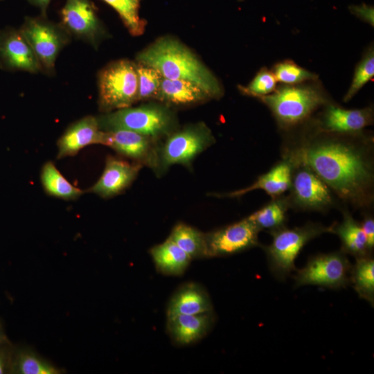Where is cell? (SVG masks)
Returning a JSON list of instances; mask_svg holds the SVG:
<instances>
[{"label":"cell","mask_w":374,"mask_h":374,"mask_svg":"<svg viewBox=\"0 0 374 374\" xmlns=\"http://www.w3.org/2000/svg\"><path fill=\"white\" fill-rule=\"evenodd\" d=\"M288 160L310 168L339 197L355 206H366L373 199L371 163L348 141L336 137L313 139L294 150Z\"/></svg>","instance_id":"1"},{"label":"cell","mask_w":374,"mask_h":374,"mask_svg":"<svg viewBox=\"0 0 374 374\" xmlns=\"http://www.w3.org/2000/svg\"><path fill=\"white\" fill-rule=\"evenodd\" d=\"M136 60L156 69L163 78L195 83L210 98H220L223 93L215 76L188 48L172 38L159 39L139 53Z\"/></svg>","instance_id":"2"},{"label":"cell","mask_w":374,"mask_h":374,"mask_svg":"<svg viewBox=\"0 0 374 374\" xmlns=\"http://www.w3.org/2000/svg\"><path fill=\"white\" fill-rule=\"evenodd\" d=\"M103 131L126 130L161 141L177 130V120L168 107L155 104L118 109L96 116Z\"/></svg>","instance_id":"3"},{"label":"cell","mask_w":374,"mask_h":374,"mask_svg":"<svg viewBox=\"0 0 374 374\" xmlns=\"http://www.w3.org/2000/svg\"><path fill=\"white\" fill-rule=\"evenodd\" d=\"M271 110L278 125L290 128L304 121L326 103L321 88L314 84H284L259 98Z\"/></svg>","instance_id":"4"},{"label":"cell","mask_w":374,"mask_h":374,"mask_svg":"<svg viewBox=\"0 0 374 374\" xmlns=\"http://www.w3.org/2000/svg\"><path fill=\"white\" fill-rule=\"evenodd\" d=\"M215 142L211 131L203 123L175 130L159 144L155 174L161 176L173 165L191 169L196 157Z\"/></svg>","instance_id":"5"},{"label":"cell","mask_w":374,"mask_h":374,"mask_svg":"<svg viewBox=\"0 0 374 374\" xmlns=\"http://www.w3.org/2000/svg\"><path fill=\"white\" fill-rule=\"evenodd\" d=\"M326 232H332V226L314 223L293 229L283 226L269 231L272 242L263 248L272 274L278 279L285 278L296 269L294 262L303 247Z\"/></svg>","instance_id":"6"},{"label":"cell","mask_w":374,"mask_h":374,"mask_svg":"<svg viewBox=\"0 0 374 374\" xmlns=\"http://www.w3.org/2000/svg\"><path fill=\"white\" fill-rule=\"evenodd\" d=\"M98 86L103 114L131 107L139 100L136 64L127 60L109 63L99 71Z\"/></svg>","instance_id":"7"},{"label":"cell","mask_w":374,"mask_h":374,"mask_svg":"<svg viewBox=\"0 0 374 374\" xmlns=\"http://www.w3.org/2000/svg\"><path fill=\"white\" fill-rule=\"evenodd\" d=\"M19 30L33 48L42 71L53 75L55 60L61 50L70 42L71 35L61 24L42 15L26 17Z\"/></svg>","instance_id":"8"},{"label":"cell","mask_w":374,"mask_h":374,"mask_svg":"<svg viewBox=\"0 0 374 374\" xmlns=\"http://www.w3.org/2000/svg\"><path fill=\"white\" fill-rule=\"evenodd\" d=\"M352 265L341 250L312 256L294 276L295 287L319 285L330 289L346 287L350 283Z\"/></svg>","instance_id":"9"},{"label":"cell","mask_w":374,"mask_h":374,"mask_svg":"<svg viewBox=\"0 0 374 374\" xmlns=\"http://www.w3.org/2000/svg\"><path fill=\"white\" fill-rule=\"evenodd\" d=\"M61 25L77 39L97 47L105 30L90 0H66L60 12Z\"/></svg>","instance_id":"10"},{"label":"cell","mask_w":374,"mask_h":374,"mask_svg":"<svg viewBox=\"0 0 374 374\" xmlns=\"http://www.w3.org/2000/svg\"><path fill=\"white\" fill-rule=\"evenodd\" d=\"M259 229L247 217L205 233L207 257L232 255L259 245Z\"/></svg>","instance_id":"11"},{"label":"cell","mask_w":374,"mask_h":374,"mask_svg":"<svg viewBox=\"0 0 374 374\" xmlns=\"http://www.w3.org/2000/svg\"><path fill=\"white\" fill-rule=\"evenodd\" d=\"M103 132L101 145L108 146L133 162L147 166L155 171L160 141L126 130Z\"/></svg>","instance_id":"12"},{"label":"cell","mask_w":374,"mask_h":374,"mask_svg":"<svg viewBox=\"0 0 374 374\" xmlns=\"http://www.w3.org/2000/svg\"><path fill=\"white\" fill-rule=\"evenodd\" d=\"M0 67L10 71H42L33 48L19 30L7 27L0 30Z\"/></svg>","instance_id":"13"},{"label":"cell","mask_w":374,"mask_h":374,"mask_svg":"<svg viewBox=\"0 0 374 374\" xmlns=\"http://www.w3.org/2000/svg\"><path fill=\"white\" fill-rule=\"evenodd\" d=\"M292 174V198L296 206L303 209H326L332 204L329 187L308 167L301 164Z\"/></svg>","instance_id":"14"},{"label":"cell","mask_w":374,"mask_h":374,"mask_svg":"<svg viewBox=\"0 0 374 374\" xmlns=\"http://www.w3.org/2000/svg\"><path fill=\"white\" fill-rule=\"evenodd\" d=\"M142 167L135 162L107 156L101 176L87 192L104 199L114 197L132 184Z\"/></svg>","instance_id":"15"},{"label":"cell","mask_w":374,"mask_h":374,"mask_svg":"<svg viewBox=\"0 0 374 374\" xmlns=\"http://www.w3.org/2000/svg\"><path fill=\"white\" fill-rule=\"evenodd\" d=\"M103 131L96 116H86L71 124L57 140L58 159L73 157L84 147L102 144Z\"/></svg>","instance_id":"16"},{"label":"cell","mask_w":374,"mask_h":374,"mask_svg":"<svg viewBox=\"0 0 374 374\" xmlns=\"http://www.w3.org/2000/svg\"><path fill=\"white\" fill-rule=\"evenodd\" d=\"M373 121L372 107L346 109L329 105L321 119V130L338 134H355L371 125Z\"/></svg>","instance_id":"17"},{"label":"cell","mask_w":374,"mask_h":374,"mask_svg":"<svg viewBox=\"0 0 374 374\" xmlns=\"http://www.w3.org/2000/svg\"><path fill=\"white\" fill-rule=\"evenodd\" d=\"M214 321L211 312L168 317V330L177 344L188 345L202 338Z\"/></svg>","instance_id":"18"},{"label":"cell","mask_w":374,"mask_h":374,"mask_svg":"<svg viewBox=\"0 0 374 374\" xmlns=\"http://www.w3.org/2000/svg\"><path fill=\"white\" fill-rule=\"evenodd\" d=\"M292 164L287 159L273 167L267 173L260 175L251 185L242 189L227 193H214L217 197H239L254 190H263L276 198L290 188Z\"/></svg>","instance_id":"19"},{"label":"cell","mask_w":374,"mask_h":374,"mask_svg":"<svg viewBox=\"0 0 374 374\" xmlns=\"http://www.w3.org/2000/svg\"><path fill=\"white\" fill-rule=\"evenodd\" d=\"M212 312V305L206 291L196 283H188L178 289L171 298L167 317L197 314Z\"/></svg>","instance_id":"20"},{"label":"cell","mask_w":374,"mask_h":374,"mask_svg":"<svg viewBox=\"0 0 374 374\" xmlns=\"http://www.w3.org/2000/svg\"><path fill=\"white\" fill-rule=\"evenodd\" d=\"M208 98L206 91L193 82L162 78L157 99L172 105H186Z\"/></svg>","instance_id":"21"},{"label":"cell","mask_w":374,"mask_h":374,"mask_svg":"<svg viewBox=\"0 0 374 374\" xmlns=\"http://www.w3.org/2000/svg\"><path fill=\"white\" fill-rule=\"evenodd\" d=\"M150 253L157 270L167 275L183 274L192 260L169 238L163 242L154 246Z\"/></svg>","instance_id":"22"},{"label":"cell","mask_w":374,"mask_h":374,"mask_svg":"<svg viewBox=\"0 0 374 374\" xmlns=\"http://www.w3.org/2000/svg\"><path fill=\"white\" fill-rule=\"evenodd\" d=\"M332 232L338 235L341 241V251L355 258L371 256L366 239L361 224L348 212L344 213L341 223L332 226Z\"/></svg>","instance_id":"23"},{"label":"cell","mask_w":374,"mask_h":374,"mask_svg":"<svg viewBox=\"0 0 374 374\" xmlns=\"http://www.w3.org/2000/svg\"><path fill=\"white\" fill-rule=\"evenodd\" d=\"M40 179L45 192L57 198L74 200L84 193L82 190L72 185L50 161L42 166Z\"/></svg>","instance_id":"24"},{"label":"cell","mask_w":374,"mask_h":374,"mask_svg":"<svg viewBox=\"0 0 374 374\" xmlns=\"http://www.w3.org/2000/svg\"><path fill=\"white\" fill-rule=\"evenodd\" d=\"M168 238L191 259L207 257L205 233L197 229L181 222L175 226Z\"/></svg>","instance_id":"25"},{"label":"cell","mask_w":374,"mask_h":374,"mask_svg":"<svg viewBox=\"0 0 374 374\" xmlns=\"http://www.w3.org/2000/svg\"><path fill=\"white\" fill-rule=\"evenodd\" d=\"M60 373L58 368L30 349L12 348L10 373L57 374Z\"/></svg>","instance_id":"26"},{"label":"cell","mask_w":374,"mask_h":374,"mask_svg":"<svg viewBox=\"0 0 374 374\" xmlns=\"http://www.w3.org/2000/svg\"><path fill=\"white\" fill-rule=\"evenodd\" d=\"M350 283L360 298L374 305V260L371 256L356 258L352 265Z\"/></svg>","instance_id":"27"},{"label":"cell","mask_w":374,"mask_h":374,"mask_svg":"<svg viewBox=\"0 0 374 374\" xmlns=\"http://www.w3.org/2000/svg\"><path fill=\"white\" fill-rule=\"evenodd\" d=\"M288 203L283 199L274 198L264 207L254 212L247 218L259 231L267 229L271 231L284 226Z\"/></svg>","instance_id":"28"},{"label":"cell","mask_w":374,"mask_h":374,"mask_svg":"<svg viewBox=\"0 0 374 374\" xmlns=\"http://www.w3.org/2000/svg\"><path fill=\"white\" fill-rule=\"evenodd\" d=\"M118 14L123 24L133 36L143 33L145 22L139 17L141 0H103Z\"/></svg>","instance_id":"29"},{"label":"cell","mask_w":374,"mask_h":374,"mask_svg":"<svg viewBox=\"0 0 374 374\" xmlns=\"http://www.w3.org/2000/svg\"><path fill=\"white\" fill-rule=\"evenodd\" d=\"M272 72L276 80L284 84H296L306 81H315L318 78L316 73L300 66L290 60L276 64Z\"/></svg>","instance_id":"30"},{"label":"cell","mask_w":374,"mask_h":374,"mask_svg":"<svg viewBox=\"0 0 374 374\" xmlns=\"http://www.w3.org/2000/svg\"><path fill=\"white\" fill-rule=\"evenodd\" d=\"M374 75V51L370 47L356 66L350 88L344 97V101L350 100L354 96Z\"/></svg>","instance_id":"31"},{"label":"cell","mask_w":374,"mask_h":374,"mask_svg":"<svg viewBox=\"0 0 374 374\" xmlns=\"http://www.w3.org/2000/svg\"><path fill=\"white\" fill-rule=\"evenodd\" d=\"M136 66L138 75V100L157 98L163 77L150 66L140 63Z\"/></svg>","instance_id":"32"},{"label":"cell","mask_w":374,"mask_h":374,"mask_svg":"<svg viewBox=\"0 0 374 374\" xmlns=\"http://www.w3.org/2000/svg\"><path fill=\"white\" fill-rule=\"evenodd\" d=\"M277 82L272 71L263 67L247 86L241 87V91L248 96L259 98L274 91Z\"/></svg>","instance_id":"33"},{"label":"cell","mask_w":374,"mask_h":374,"mask_svg":"<svg viewBox=\"0 0 374 374\" xmlns=\"http://www.w3.org/2000/svg\"><path fill=\"white\" fill-rule=\"evenodd\" d=\"M350 13L372 26H374V8L371 5L364 3L358 5H350L348 7Z\"/></svg>","instance_id":"34"},{"label":"cell","mask_w":374,"mask_h":374,"mask_svg":"<svg viewBox=\"0 0 374 374\" xmlns=\"http://www.w3.org/2000/svg\"><path fill=\"white\" fill-rule=\"evenodd\" d=\"M12 348L9 342L0 345V374L10 373Z\"/></svg>","instance_id":"35"},{"label":"cell","mask_w":374,"mask_h":374,"mask_svg":"<svg viewBox=\"0 0 374 374\" xmlns=\"http://www.w3.org/2000/svg\"><path fill=\"white\" fill-rule=\"evenodd\" d=\"M362 229L365 235L367 247L369 251L374 247V220L371 216L364 217L362 223L361 224Z\"/></svg>","instance_id":"36"},{"label":"cell","mask_w":374,"mask_h":374,"mask_svg":"<svg viewBox=\"0 0 374 374\" xmlns=\"http://www.w3.org/2000/svg\"><path fill=\"white\" fill-rule=\"evenodd\" d=\"M29 3L39 8L41 10V15L46 16V11L51 0H26Z\"/></svg>","instance_id":"37"},{"label":"cell","mask_w":374,"mask_h":374,"mask_svg":"<svg viewBox=\"0 0 374 374\" xmlns=\"http://www.w3.org/2000/svg\"><path fill=\"white\" fill-rule=\"evenodd\" d=\"M9 342L7 337L5 335L2 325L0 322V345Z\"/></svg>","instance_id":"38"},{"label":"cell","mask_w":374,"mask_h":374,"mask_svg":"<svg viewBox=\"0 0 374 374\" xmlns=\"http://www.w3.org/2000/svg\"><path fill=\"white\" fill-rule=\"evenodd\" d=\"M0 1H2V0H0Z\"/></svg>","instance_id":"39"}]
</instances>
